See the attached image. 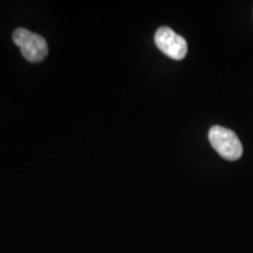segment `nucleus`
<instances>
[{"label": "nucleus", "mask_w": 253, "mask_h": 253, "mask_svg": "<svg viewBox=\"0 0 253 253\" xmlns=\"http://www.w3.org/2000/svg\"><path fill=\"white\" fill-rule=\"evenodd\" d=\"M13 41L21 50V54L27 61L40 62L48 54V45L39 34L18 28L13 32Z\"/></svg>", "instance_id": "f03ea898"}, {"label": "nucleus", "mask_w": 253, "mask_h": 253, "mask_svg": "<svg viewBox=\"0 0 253 253\" xmlns=\"http://www.w3.org/2000/svg\"><path fill=\"white\" fill-rule=\"evenodd\" d=\"M155 43L158 49L173 60H182L188 53V43L185 39L169 27L158 28L155 33Z\"/></svg>", "instance_id": "7ed1b4c3"}, {"label": "nucleus", "mask_w": 253, "mask_h": 253, "mask_svg": "<svg viewBox=\"0 0 253 253\" xmlns=\"http://www.w3.org/2000/svg\"><path fill=\"white\" fill-rule=\"evenodd\" d=\"M209 141L213 149L227 161H237L242 157V142L235 131L225 126H213L209 131Z\"/></svg>", "instance_id": "f257e3e1"}]
</instances>
